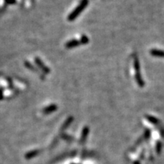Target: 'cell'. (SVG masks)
<instances>
[{
	"instance_id": "obj_1",
	"label": "cell",
	"mask_w": 164,
	"mask_h": 164,
	"mask_svg": "<svg viewBox=\"0 0 164 164\" xmlns=\"http://www.w3.org/2000/svg\"><path fill=\"white\" fill-rule=\"evenodd\" d=\"M87 5H88V0H83L81 2V3L75 8V11L68 16V20L69 21H73V20H75L76 18V17L81 13V11H83L84 8L87 6Z\"/></svg>"
},
{
	"instance_id": "obj_2",
	"label": "cell",
	"mask_w": 164,
	"mask_h": 164,
	"mask_svg": "<svg viewBox=\"0 0 164 164\" xmlns=\"http://www.w3.org/2000/svg\"><path fill=\"white\" fill-rule=\"evenodd\" d=\"M35 60H36V63L39 65L40 68L41 69H43V72H45L46 73H48V72H49V68H46V67L45 66V65H44L43 63H42V62H41V60L40 59V58H35Z\"/></svg>"
},
{
	"instance_id": "obj_3",
	"label": "cell",
	"mask_w": 164,
	"mask_h": 164,
	"mask_svg": "<svg viewBox=\"0 0 164 164\" xmlns=\"http://www.w3.org/2000/svg\"><path fill=\"white\" fill-rule=\"evenodd\" d=\"M79 44H80L79 41L76 40H71L68 43H67L66 47L72 48V47H74V46H76L79 45Z\"/></svg>"
},
{
	"instance_id": "obj_4",
	"label": "cell",
	"mask_w": 164,
	"mask_h": 164,
	"mask_svg": "<svg viewBox=\"0 0 164 164\" xmlns=\"http://www.w3.org/2000/svg\"><path fill=\"white\" fill-rule=\"evenodd\" d=\"M56 108L57 107L55 105H51V106H47L46 108H45V109H44V112H45V113H50V112L55 111V109H56Z\"/></svg>"
},
{
	"instance_id": "obj_5",
	"label": "cell",
	"mask_w": 164,
	"mask_h": 164,
	"mask_svg": "<svg viewBox=\"0 0 164 164\" xmlns=\"http://www.w3.org/2000/svg\"><path fill=\"white\" fill-rule=\"evenodd\" d=\"M151 54H153V55H157L159 57H164V52L161 50H152L151 51Z\"/></svg>"
},
{
	"instance_id": "obj_6",
	"label": "cell",
	"mask_w": 164,
	"mask_h": 164,
	"mask_svg": "<svg viewBox=\"0 0 164 164\" xmlns=\"http://www.w3.org/2000/svg\"><path fill=\"white\" fill-rule=\"evenodd\" d=\"M5 2L8 4H13L15 2V0H5Z\"/></svg>"
},
{
	"instance_id": "obj_7",
	"label": "cell",
	"mask_w": 164,
	"mask_h": 164,
	"mask_svg": "<svg viewBox=\"0 0 164 164\" xmlns=\"http://www.w3.org/2000/svg\"><path fill=\"white\" fill-rule=\"evenodd\" d=\"M2 91H0V99L2 98Z\"/></svg>"
}]
</instances>
